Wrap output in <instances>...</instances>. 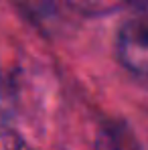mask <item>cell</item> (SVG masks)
Instances as JSON below:
<instances>
[{"label": "cell", "mask_w": 148, "mask_h": 150, "mask_svg": "<svg viewBox=\"0 0 148 150\" xmlns=\"http://www.w3.org/2000/svg\"><path fill=\"white\" fill-rule=\"evenodd\" d=\"M71 6H73L77 12L81 14H106V12H112L116 8H120L128 2H134V0H67Z\"/></svg>", "instance_id": "7a4b0ae2"}, {"label": "cell", "mask_w": 148, "mask_h": 150, "mask_svg": "<svg viewBox=\"0 0 148 150\" xmlns=\"http://www.w3.org/2000/svg\"><path fill=\"white\" fill-rule=\"evenodd\" d=\"M6 105H8V85L4 81V75L0 73V118L4 116Z\"/></svg>", "instance_id": "277c9868"}, {"label": "cell", "mask_w": 148, "mask_h": 150, "mask_svg": "<svg viewBox=\"0 0 148 150\" xmlns=\"http://www.w3.org/2000/svg\"><path fill=\"white\" fill-rule=\"evenodd\" d=\"M118 59L136 77L148 79V10L126 21L116 41Z\"/></svg>", "instance_id": "6da1fadb"}, {"label": "cell", "mask_w": 148, "mask_h": 150, "mask_svg": "<svg viewBox=\"0 0 148 150\" xmlns=\"http://www.w3.org/2000/svg\"><path fill=\"white\" fill-rule=\"evenodd\" d=\"M0 150H33L23 138L8 130H0Z\"/></svg>", "instance_id": "3957f363"}]
</instances>
